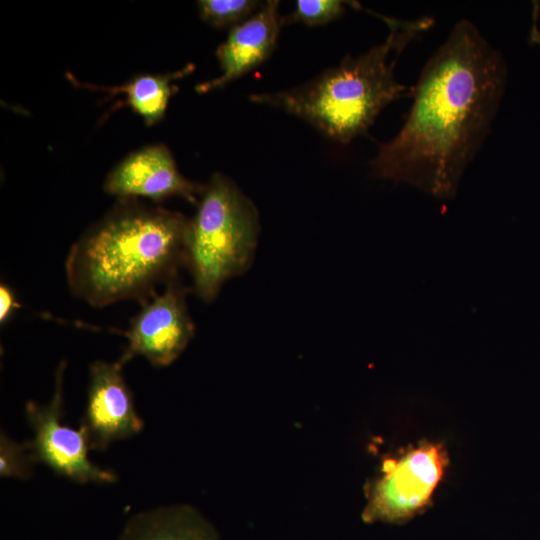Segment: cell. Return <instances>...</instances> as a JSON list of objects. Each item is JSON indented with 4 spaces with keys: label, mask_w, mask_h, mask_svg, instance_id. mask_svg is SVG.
<instances>
[{
    "label": "cell",
    "mask_w": 540,
    "mask_h": 540,
    "mask_svg": "<svg viewBox=\"0 0 540 540\" xmlns=\"http://www.w3.org/2000/svg\"><path fill=\"white\" fill-rule=\"evenodd\" d=\"M506 83L502 53L471 21H458L425 63L405 121L380 144L371 175L438 199L454 197L489 134Z\"/></svg>",
    "instance_id": "cell-1"
},
{
    "label": "cell",
    "mask_w": 540,
    "mask_h": 540,
    "mask_svg": "<svg viewBox=\"0 0 540 540\" xmlns=\"http://www.w3.org/2000/svg\"><path fill=\"white\" fill-rule=\"evenodd\" d=\"M188 219L179 212L121 199L71 246L70 291L94 307L148 299L185 265Z\"/></svg>",
    "instance_id": "cell-2"
},
{
    "label": "cell",
    "mask_w": 540,
    "mask_h": 540,
    "mask_svg": "<svg viewBox=\"0 0 540 540\" xmlns=\"http://www.w3.org/2000/svg\"><path fill=\"white\" fill-rule=\"evenodd\" d=\"M380 17L390 27L382 43L357 57L346 56L306 83L253 94L250 101L282 109L341 144L366 134L386 106L412 96L413 88L396 80L395 64L405 47L433 23L429 17L411 21Z\"/></svg>",
    "instance_id": "cell-3"
},
{
    "label": "cell",
    "mask_w": 540,
    "mask_h": 540,
    "mask_svg": "<svg viewBox=\"0 0 540 540\" xmlns=\"http://www.w3.org/2000/svg\"><path fill=\"white\" fill-rule=\"evenodd\" d=\"M185 231V266L192 289L211 302L231 278L251 265L260 231L254 203L227 176L214 173Z\"/></svg>",
    "instance_id": "cell-4"
},
{
    "label": "cell",
    "mask_w": 540,
    "mask_h": 540,
    "mask_svg": "<svg viewBox=\"0 0 540 540\" xmlns=\"http://www.w3.org/2000/svg\"><path fill=\"white\" fill-rule=\"evenodd\" d=\"M447 465L444 447L427 441L386 458L381 476L368 488L363 519L401 523L413 518L430 504Z\"/></svg>",
    "instance_id": "cell-5"
},
{
    "label": "cell",
    "mask_w": 540,
    "mask_h": 540,
    "mask_svg": "<svg viewBox=\"0 0 540 540\" xmlns=\"http://www.w3.org/2000/svg\"><path fill=\"white\" fill-rule=\"evenodd\" d=\"M66 362L62 361L56 371L55 386L48 404L28 401L25 406L27 420L33 430L28 442L37 462L50 467L55 473L78 483H113L117 475L103 469L88 458L91 449L89 435L81 425L79 429L66 426L63 417V379Z\"/></svg>",
    "instance_id": "cell-6"
},
{
    "label": "cell",
    "mask_w": 540,
    "mask_h": 540,
    "mask_svg": "<svg viewBox=\"0 0 540 540\" xmlns=\"http://www.w3.org/2000/svg\"><path fill=\"white\" fill-rule=\"evenodd\" d=\"M185 296L186 288L177 276L165 284L162 293L141 302L140 311L123 333L128 340L118 360L123 366L135 356L160 367L179 357L194 335Z\"/></svg>",
    "instance_id": "cell-7"
},
{
    "label": "cell",
    "mask_w": 540,
    "mask_h": 540,
    "mask_svg": "<svg viewBox=\"0 0 540 540\" xmlns=\"http://www.w3.org/2000/svg\"><path fill=\"white\" fill-rule=\"evenodd\" d=\"M122 367L119 361L100 360L89 367L87 404L81 425L88 432L91 449L104 450L116 440L138 434L144 427Z\"/></svg>",
    "instance_id": "cell-8"
},
{
    "label": "cell",
    "mask_w": 540,
    "mask_h": 540,
    "mask_svg": "<svg viewBox=\"0 0 540 540\" xmlns=\"http://www.w3.org/2000/svg\"><path fill=\"white\" fill-rule=\"evenodd\" d=\"M204 186L184 177L164 145L144 147L118 163L107 175L104 190L119 200L154 202L177 196L197 205Z\"/></svg>",
    "instance_id": "cell-9"
},
{
    "label": "cell",
    "mask_w": 540,
    "mask_h": 540,
    "mask_svg": "<svg viewBox=\"0 0 540 540\" xmlns=\"http://www.w3.org/2000/svg\"><path fill=\"white\" fill-rule=\"evenodd\" d=\"M279 1L269 0L249 19L233 27L216 56L221 74L196 86L198 93L219 89L263 63L274 51L281 27Z\"/></svg>",
    "instance_id": "cell-10"
},
{
    "label": "cell",
    "mask_w": 540,
    "mask_h": 540,
    "mask_svg": "<svg viewBox=\"0 0 540 540\" xmlns=\"http://www.w3.org/2000/svg\"><path fill=\"white\" fill-rule=\"evenodd\" d=\"M117 540H219L211 525L185 505L161 506L133 515Z\"/></svg>",
    "instance_id": "cell-11"
},
{
    "label": "cell",
    "mask_w": 540,
    "mask_h": 540,
    "mask_svg": "<svg viewBox=\"0 0 540 540\" xmlns=\"http://www.w3.org/2000/svg\"><path fill=\"white\" fill-rule=\"evenodd\" d=\"M193 70L187 65L182 70L166 75H140L124 85L107 88L110 93H123L131 109L141 116L145 123L152 125L160 121L167 109L170 97L177 88L172 81Z\"/></svg>",
    "instance_id": "cell-12"
},
{
    "label": "cell",
    "mask_w": 540,
    "mask_h": 540,
    "mask_svg": "<svg viewBox=\"0 0 540 540\" xmlns=\"http://www.w3.org/2000/svg\"><path fill=\"white\" fill-rule=\"evenodd\" d=\"M201 18L217 28L235 27L255 14L262 6L255 0H200Z\"/></svg>",
    "instance_id": "cell-13"
},
{
    "label": "cell",
    "mask_w": 540,
    "mask_h": 540,
    "mask_svg": "<svg viewBox=\"0 0 540 540\" xmlns=\"http://www.w3.org/2000/svg\"><path fill=\"white\" fill-rule=\"evenodd\" d=\"M345 3L347 2L339 0H297L294 11L284 17V22L303 23L308 26L324 25L344 14Z\"/></svg>",
    "instance_id": "cell-14"
},
{
    "label": "cell",
    "mask_w": 540,
    "mask_h": 540,
    "mask_svg": "<svg viewBox=\"0 0 540 540\" xmlns=\"http://www.w3.org/2000/svg\"><path fill=\"white\" fill-rule=\"evenodd\" d=\"M36 463L28 442L17 443L4 432L0 435V475L28 479Z\"/></svg>",
    "instance_id": "cell-15"
},
{
    "label": "cell",
    "mask_w": 540,
    "mask_h": 540,
    "mask_svg": "<svg viewBox=\"0 0 540 540\" xmlns=\"http://www.w3.org/2000/svg\"><path fill=\"white\" fill-rule=\"evenodd\" d=\"M15 293L7 284L0 285V323L5 324L19 308Z\"/></svg>",
    "instance_id": "cell-16"
}]
</instances>
